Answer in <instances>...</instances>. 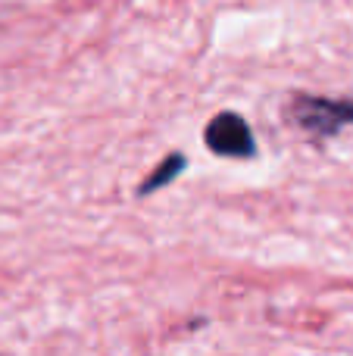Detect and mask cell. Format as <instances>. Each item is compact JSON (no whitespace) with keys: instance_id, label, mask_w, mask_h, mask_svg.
<instances>
[{"instance_id":"cell-1","label":"cell","mask_w":353,"mask_h":356,"mask_svg":"<svg viewBox=\"0 0 353 356\" xmlns=\"http://www.w3.org/2000/svg\"><path fill=\"white\" fill-rule=\"evenodd\" d=\"M288 119L316 141H325V138H335L341 129L353 125V100L294 94L291 104H288Z\"/></svg>"},{"instance_id":"cell-2","label":"cell","mask_w":353,"mask_h":356,"mask_svg":"<svg viewBox=\"0 0 353 356\" xmlns=\"http://www.w3.org/2000/svg\"><path fill=\"white\" fill-rule=\"evenodd\" d=\"M204 141L216 156H229V160H250V156H256L254 129L238 113H216L204 129Z\"/></svg>"},{"instance_id":"cell-3","label":"cell","mask_w":353,"mask_h":356,"mask_svg":"<svg viewBox=\"0 0 353 356\" xmlns=\"http://www.w3.org/2000/svg\"><path fill=\"white\" fill-rule=\"evenodd\" d=\"M185 166H188V156L185 154H169L166 160L154 169V172L138 184V197H147V194H154V191L166 188L169 181H175V178L181 175V169H185Z\"/></svg>"}]
</instances>
